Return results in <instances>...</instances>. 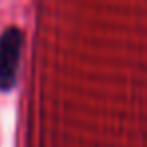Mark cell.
Instances as JSON below:
<instances>
[{"mask_svg":"<svg viewBox=\"0 0 147 147\" xmlns=\"http://www.w3.org/2000/svg\"><path fill=\"white\" fill-rule=\"evenodd\" d=\"M24 49V32L8 26L0 34V91H12L18 81V65Z\"/></svg>","mask_w":147,"mask_h":147,"instance_id":"obj_1","label":"cell"}]
</instances>
